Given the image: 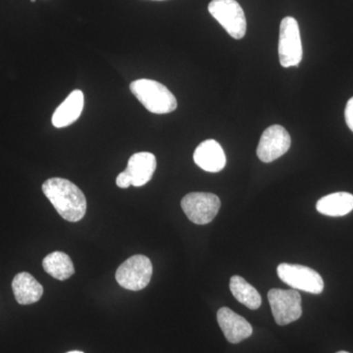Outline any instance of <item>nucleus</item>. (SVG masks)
I'll list each match as a JSON object with an SVG mask.
<instances>
[{
  "label": "nucleus",
  "mask_w": 353,
  "mask_h": 353,
  "mask_svg": "<svg viewBox=\"0 0 353 353\" xmlns=\"http://www.w3.org/2000/svg\"><path fill=\"white\" fill-rule=\"evenodd\" d=\"M43 192L63 219L79 222L85 217L87 199L75 183L66 179H48L43 183Z\"/></svg>",
  "instance_id": "f257e3e1"
},
{
  "label": "nucleus",
  "mask_w": 353,
  "mask_h": 353,
  "mask_svg": "<svg viewBox=\"0 0 353 353\" xmlns=\"http://www.w3.org/2000/svg\"><path fill=\"white\" fill-rule=\"evenodd\" d=\"M130 90L150 112L171 113L178 106L175 95L157 81L141 79L132 82L130 85Z\"/></svg>",
  "instance_id": "f03ea898"
},
{
  "label": "nucleus",
  "mask_w": 353,
  "mask_h": 353,
  "mask_svg": "<svg viewBox=\"0 0 353 353\" xmlns=\"http://www.w3.org/2000/svg\"><path fill=\"white\" fill-rule=\"evenodd\" d=\"M278 51L280 63L285 68L299 66L303 60L301 32L294 17H285L281 22Z\"/></svg>",
  "instance_id": "7ed1b4c3"
},
{
  "label": "nucleus",
  "mask_w": 353,
  "mask_h": 353,
  "mask_svg": "<svg viewBox=\"0 0 353 353\" xmlns=\"http://www.w3.org/2000/svg\"><path fill=\"white\" fill-rule=\"evenodd\" d=\"M152 264L145 255L137 254L120 265L116 272V281L121 287L129 290H141L150 284Z\"/></svg>",
  "instance_id": "20e7f679"
},
{
  "label": "nucleus",
  "mask_w": 353,
  "mask_h": 353,
  "mask_svg": "<svg viewBox=\"0 0 353 353\" xmlns=\"http://www.w3.org/2000/svg\"><path fill=\"white\" fill-rule=\"evenodd\" d=\"M208 11L233 39H241L245 36V12L236 0H212Z\"/></svg>",
  "instance_id": "39448f33"
},
{
  "label": "nucleus",
  "mask_w": 353,
  "mask_h": 353,
  "mask_svg": "<svg viewBox=\"0 0 353 353\" xmlns=\"http://www.w3.org/2000/svg\"><path fill=\"white\" fill-rule=\"evenodd\" d=\"M268 301L274 319L280 326L296 321L303 314L301 296L296 290L272 289Z\"/></svg>",
  "instance_id": "423d86ee"
},
{
  "label": "nucleus",
  "mask_w": 353,
  "mask_h": 353,
  "mask_svg": "<svg viewBox=\"0 0 353 353\" xmlns=\"http://www.w3.org/2000/svg\"><path fill=\"white\" fill-rule=\"evenodd\" d=\"M279 278L294 290L319 294L324 290V281L318 272L299 264L282 263L277 268Z\"/></svg>",
  "instance_id": "0eeeda50"
},
{
  "label": "nucleus",
  "mask_w": 353,
  "mask_h": 353,
  "mask_svg": "<svg viewBox=\"0 0 353 353\" xmlns=\"http://www.w3.org/2000/svg\"><path fill=\"white\" fill-rule=\"evenodd\" d=\"M189 220L197 225H205L214 220L219 212L221 201L216 194L209 192H190L181 202Z\"/></svg>",
  "instance_id": "6e6552de"
},
{
  "label": "nucleus",
  "mask_w": 353,
  "mask_h": 353,
  "mask_svg": "<svg viewBox=\"0 0 353 353\" xmlns=\"http://www.w3.org/2000/svg\"><path fill=\"white\" fill-rule=\"evenodd\" d=\"M292 139L289 132L280 125L267 128L257 148V157L264 163H271L283 157L290 150Z\"/></svg>",
  "instance_id": "1a4fd4ad"
},
{
  "label": "nucleus",
  "mask_w": 353,
  "mask_h": 353,
  "mask_svg": "<svg viewBox=\"0 0 353 353\" xmlns=\"http://www.w3.org/2000/svg\"><path fill=\"white\" fill-rule=\"evenodd\" d=\"M217 321L229 343H241L252 334V325L232 309L220 308L217 313Z\"/></svg>",
  "instance_id": "9d476101"
},
{
  "label": "nucleus",
  "mask_w": 353,
  "mask_h": 353,
  "mask_svg": "<svg viewBox=\"0 0 353 353\" xmlns=\"http://www.w3.org/2000/svg\"><path fill=\"white\" fill-rule=\"evenodd\" d=\"M194 160L202 170L217 173L226 166V154L220 143L214 139L204 141L197 146L194 154Z\"/></svg>",
  "instance_id": "9b49d317"
},
{
  "label": "nucleus",
  "mask_w": 353,
  "mask_h": 353,
  "mask_svg": "<svg viewBox=\"0 0 353 353\" xmlns=\"http://www.w3.org/2000/svg\"><path fill=\"white\" fill-rule=\"evenodd\" d=\"M157 166V157L154 154L150 152H138L130 157L125 171L131 176L132 185L143 187L152 180Z\"/></svg>",
  "instance_id": "f8f14e48"
},
{
  "label": "nucleus",
  "mask_w": 353,
  "mask_h": 353,
  "mask_svg": "<svg viewBox=\"0 0 353 353\" xmlns=\"http://www.w3.org/2000/svg\"><path fill=\"white\" fill-rule=\"evenodd\" d=\"M85 105V97L82 90H73L52 116V125L55 128H65L73 124L80 118Z\"/></svg>",
  "instance_id": "ddd939ff"
},
{
  "label": "nucleus",
  "mask_w": 353,
  "mask_h": 353,
  "mask_svg": "<svg viewBox=\"0 0 353 353\" xmlns=\"http://www.w3.org/2000/svg\"><path fill=\"white\" fill-rule=\"evenodd\" d=\"M12 290L16 301L22 305L38 303L43 294V285L27 272H22L15 276Z\"/></svg>",
  "instance_id": "4468645a"
},
{
  "label": "nucleus",
  "mask_w": 353,
  "mask_h": 353,
  "mask_svg": "<svg viewBox=\"0 0 353 353\" xmlns=\"http://www.w3.org/2000/svg\"><path fill=\"white\" fill-rule=\"evenodd\" d=\"M318 212L331 217L345 216L353 210V196L348 192H334L322 197L316 204Z\"/></svg>",
  "instance_id": "2eb2a0df"
},
{
  "label": "nucleus",
  "mask_w": 353,
  "mask_h": 353,
  "mask_svg": "<svg viewBox=\"0 0 353 353\" xmlns=\"http://www.w3.org/2000/svg\"><path fill=\"white\" fill-rule=\"evenodd\" d=\"M44 271L59 281L67 280L75 273L73 262L68 254L54 252L46 255L43 261Z\"/></svg>",
  "instance_id": "dca6fc26"
},
{
  "label": "nucleus",
  "mask_w": 353,
  "mask_h": 353,
  "mask_svg": "<svg viewBox=\"0 0 353 353\" xmlns=\"http://www.w3.org/2000/svg\"><path fill=\"white\" fill-rule=\"evenodd\" d=\"M230 290L234 299L246 307L255 310L261 306L262 299L259 290L246 282L243 277L233 276L230 280Z\"/></svg>",
  "instance_id": "f3484780"
},
{
  "label": "nucleus",
  "mask_w": 353,
  "mask_h": 353,
  "mask_svg": "<svg viewBox=\"0 0 353 353\" xmlns=\"http://www.w3.org/2000/svg\"><path fill=\"white\" fill-rule=\"evenodd\" d=\"M116 185L121 188V189H127L130 185H132L131 176H129L126 171L122 172L116 179Z\"/></svg>",
  "instance_id": "a211bd4d"
},
{
  "label": "nucleus",
  "mask_w": 353,
  "mask_h": 353,
  "mask_svg": "<svg viewBox=\"0 0 353 353\" xmlns=\"http://www.w3.org/2000/svg\"><path fill=\"white\" fill-rule=\"evenodd\" d=\"M345 122L348 128L353 132V97L347 101L345 111Z\"/></svg>",
  "instance_id": "6ab92c4d"
},
{
  "label": "nucleus",
  "mask_w": 353,
  "mask_h": 353,
  "mask_svg": "<svg viewBox=\"0 0 353 353\" xmlns=\"http://www.w3.org/2000/svg\"><path fill=\"white\" fill-rule=\"evenodd\" d=\"M67 353H83V352H78V350H74V352H67Z\"/></svg>",
  "instance_id": "aec40b11"
},
{
  "label": "nucleus",
  "mask_w": 353,
  "mask_h": 353,
  "mask_svg": "<svg viewBox=\"0 0 353 353\" xmlns=\"http://www.w3.org/2000/svg\"><path fill=\"white\" fill-rule=\"evenodd\" d=\"M336 353H350V352H336Z\"/></svg>",
  "instance_id": "412c9836"
},
{
  "label": "nucleus",
  "mask_w": 353,
  "mask_h": 353,
  "mask_svg": "<svg viewBox=\"0 0 353 353\" xmlns=\"http://www.w3.org/2000/svg\"><path fill=\"white\" fill-rule=\"evenodd\" d=\"M32 2H36V0H31Z\"/></svg>",
  "instance_id": "4be33fe9"
},
{
  "label": "nucleus",
  "mask_w": 353,
  "mask_h": 353,
  "mask_svg": "<svg viewBox=\"0 0 353 353\" xmlns=\"http://www.w3.org/2000/svg\"><path fill=\"white\" fill-rule=\"evenodd\" d=\"M158 1H161V0H158Z\"/></svg>",
  "instance_id": "5701e85b"
}]
</instances>
